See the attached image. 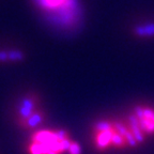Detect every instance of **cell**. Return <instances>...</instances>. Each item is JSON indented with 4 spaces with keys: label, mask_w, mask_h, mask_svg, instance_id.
I'll return each instance as SVG.
<instances>
[{
    "label": "cell",
    "mask_w": 154,
    "mask_h": 154,
    "mask_svg": "<svg viewBox=\"0 0 154 154\" xmlns=\"http://www.w3.org/2000/svg\"><path fill=\"white\" fill-rule=\"evenodd\" d=\"M72 142L70 141V140L67 139H63L60 141V148H61V151H69V149H70V146Z\"/></svg>",
    "instance_id": "cell-14"
},
{
    "label": "cell",
    "mask_w": 154,
    "mask_h": 154,
    "mask_svg": "<svg viewBox=\"0 0 154 154\" xmlns=\"http://www.w3.org/2000/svg\"><path fill=\"white\" fill-rule=\"evenodd\" d=\"M51 24L70 28L78 23L82 16L79 0H33Z\"/></svg>",
    "instance_id": "cell-1"
},
{
    "label": "cell",
    "mask_w": 154,
    "mask_h": 154,
    "mask_svg": "<svg viewBox=\"0 0 154 154\" xmlns=\"http://www.w3.org/2000/svg\"><path fill=\"white\" fill-rule=\"evenodd\" d=\"M152 121H153V123H154V120H152Z\"/></svg>",
    "instance_id": "cell-18"
},
{
    "label": "cell",
    "mask_w": 154,
    "mask_h": 154,
    "mask_svg": "<svg viewBox=\"0 0 154 154\" xmlns=\"http://www.w3.org/2000/svg\"><path fill=\"white\" fill-rule=\"evenodd\" d=\"M47 154H57V152H54V151H51L49 153H47Z\"/></svg>",
    "instance_id": "cell-17"
},
{
    "label": "cell",
    "mask_w": 154,
    "mask_h": 154,
    "mask_svg": "<svg viewBox=\"0 0 154 154\" xmlns=\"http://www.w3.org/2000/svg\"><path fill=\"white\" fill-rule=\"evenodd\" d=\"M111 142H112L115 146L120 147V146H122V144L124 143V140H123V137L121 136V135L115 134V133H113L112 137H111Z\"/></svg>",
    "instance_id": "cell-10"
},
{
    "label": "cell",
    "mask_w": 154,
    "mask_h": 154,
    "mask_svg": "<svg viewBox=\"0 0 154 154\" xmlns=\"http://www.w3.org/2000/svg\"><path fill=\"white\" fill-rule=\"evenodd\" d=\"M113 126H115V128L117 130L118 134L121 135L122 137H125V136H126V134L128 133V128H125V126L123 124H121V123H119V122H116L115 124H113Z\"/></svg>",
    "instance_id": "cell-9"
},
{
    "label": "cell",
    "mask_w": 154,
    "mask_h": 154,
    "mask_svg": "<svg viewBox=\"0 0 154 154\" xmlns=\"http://www.w3.org/2000/svg\"><path fill=\"white\" fill-rule=\"evenodd\" d=\"M43 121V113L42 112H34L27 119L26 125L28 128H36L40 123Z\"/></svg>",
    "instance_id": "cell-6"
},
{
    "label": "cell",
    "mask_w": 154,
    "mask_h": 154,
    "mask_svg": "<svg viewBox=\"0 0 154 154\" xmlns=\"http://www.w3.org/2000/svg\"><path fill=\"white\" fill-rule=\"evenodd\" d=\"M124 138L126 139V141L128 142V144H130L131 147H136L137 141H136V139H135L134 135L132 134V132H130V131H128V133L126 134V136H125Z\"/></svg>",
    "instance_id": "cell-12"
},
{
    "label": "cell",
    "mask_w": 154,
    "mask_h": 154,
    "mask_svg": "<svg viewBox=\"0 0 154 154\" xmlns=\"http://www.w3.org/2000/svg\"><path fill=\"white\" fill-rule=\"evenodd\" d=\"M128 121H130V126H131V130H132V134L134 135L136 141L142 142L144 138H143V135H142L141 128H140L138 118L135 115H131L128 117Z\"/></svg>",
    "instance_id": "cell-3"
},
{
    "label": "cell",
    "mask_w": 154,
    "mask_h": 154,
    "mask_svg": "<svg viewBox=\"0 0 154 154\" xmlns=\"http://www.w3.org/2000/svg\"><path fill=\"white\" fill-rule=\"evenodd\" d=\"M143 115L144 118L149 119V120H154V110L150 108H143Z\"/></svg>",
    "instance_id": "cell-15"
},
{
    "label": "cell",
    "mask_w": 154,
    "mask_h": 154,
    "mask_svg": "<svg viewBox=\"0 0 154 154\" xmlns=\"http://www.w3.org/2000/svg\"><path fill=\"white\" fill-rule=\"evenodd\" d=\"M54 134H55V137L57 138L59 141H61V140H63V139H66V137H67V133L65 132L64 130L57 131V132L54 133Z\"/></svg>",
    "instance_id": "cell-13"
},
{
    "label": "cell",
    "mask_w": 154,
    "mask_h": 154,
    "mask_svg": "<svg viewBox=\"0 0 154 154\" xmlns=\"http://www.w3.org/2000/svg\"><path fill=\"white\" fill-rule=\"evenodd\" d=\"M51 150L46 146V144L43 143H38V142H35L31 146V153L32 154H47L49 153Z\"/></svg>",
    "instance_id": "cell-7"
},
{
    "label": "cell",
    "mask_w": 154,
    "mask_h": 154,
    "mask_svg": "<svg viewBox=\"0 0 154 154\" xmlns=\"http://www.w3.org/2000/svg\"><path fill=\"white\" fill-rule=\"evenodd\" d=\"M0 61H1V62H5V61H10L9 51H0Z\"/></svg>",
    "instance_id": "cell-16"
},
{
    "label": "cell",
    "mask_w": 154,
    "mask_h": 154,
    "mask_svg": "<svg viewBox=\"0 0 154 154\" xmlns=\"http://www.w3.org/2000/svg\"><path fill=\"white\" fill-rule=\"evenodd\" d=\"M134 32L136 35L141 36H154V24L142 25V26H137L134 29Z\"/></svg>",
    "instance_id": "cell-4"
},
{
    "label": "cell",
    "mask_w": 154,
    "mask_h": 154,
    "mask_svg": "<svg viewBox=\"0 0 154 154\" xmlns=\"http://www.w3.org/2000/svg\"><path fill=\"white\" fill-rule=\"evenodd\" d=\"M113 132L112 131H107V132H101L97 136V139H96V143H97V147L103 149L106 148L109 143L111 142V137H112Z\"/></svg>",
    "instance_id": "cell-5"
},
{
    "label": "cell",
    "mask_w": 154,
    "mask_h": 154,
    "mask_svg": "<svg viewBox=\"0 0 154 154\" xmlns=\"http://www.w3.org/2000/svg\"><path fill=\"white\" fill-rule=\"evenodd\" d=\"M69 152H70V154H82V148L77 142H72Z\"/></svg>",
    "instance_id": "cell-11"
},
{
    "label": "cell",
    "mask_w": 154,
    "mask_h": 154,
    "mask_svg": "<svg viewBox=\"0 0 154 154\" xmlns=\"http://www.w3.org/2000/svg\"><path fill=\"white\" fill-rule=\"evenodd\" d=\"M112 126L110 122H107V121H100V122H96L94 125V128L99 132H107V131H112Z\"/></svg>",
    "instance_id": "cell-8"
},
{
    "label": "cell",
    "mask_w": 154,
    "mask_h": 154,
    "mask_svg": "<svg viewBox=\"0 0 154 154\" xmlns=\"http://www.w3.org/2000/svg\"><path fill=\"white\" fill-rule=\"evenodd\" d=\"M34 106H35V103L32 99H29V97H26L24 99L20 104H19V108H18V113L20 116V118L27 119L30 117L31 115L34 113Z\"/></svg>",
    "instance_id": "cell-2"
}]
</instances>
